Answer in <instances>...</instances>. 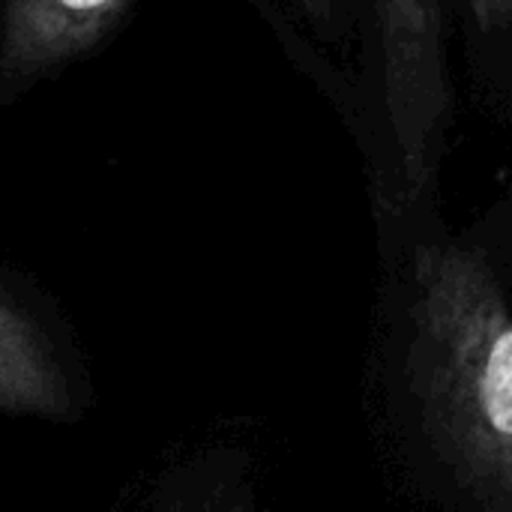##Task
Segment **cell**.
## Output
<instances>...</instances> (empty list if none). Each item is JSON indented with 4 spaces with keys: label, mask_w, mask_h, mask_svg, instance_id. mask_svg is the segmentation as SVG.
Returning <instances> with one entry per match:
<instances>
[{
    "label": "cell",
    "mask_w": 512,
    "mask_h": 512,
    "mask_svg": "<svg viewBox=\"0 0 512 512\" xmlns=\"http://www.w3.org/2000/svg\"><path fill=\"white\" fill-rule=\"evenodd\" d=\"M408 372L423 429L489 512L510 510L512 318L489 255L429 246L414 270Z\"/></svg>",
    "instance_id": "obj_1"
},
{
    "label": "cell",
    "mask_w": 512,
    "mask_h": 512,
    "mask_svg": "<svg viewBox=\"0 0 512 512\" xmlns=\"http://www.w3.org/2000/svg\"><path fill=\"white\" fill-rule=\"evenodd\" d=\"M372 15L396 192L420 201L435 189L456 108L447 0H372Z\"/></svg>",
    "instance_id": "obj_2"
},
{
    "label": "cell",
    "mask_w": 512,
    "mask_h": 512,
    "mask_svg": "<svg viewBox=\"0 0 512 512\" xmlns=\"http://www.w3.org/2000/svg\"><path fill=\"white\" fill-rule=\"evenodd\" d=\"M135 0H3L0 105L90 54L126 18Z\"/></svg>",
    "instance_id": "obj_3"
},
{
    "label": "cell",
    "mask_w": 512,
    "mask_h": 512,
    "mask_svg": "<svg viewBox=\"0 0 512 512\" xmlns=\"http://www.w3.org/2000/svg\"><path fill=\"white\" fill-rule=\"evenodd\" d=\"M0 411L63 420L72 387L42 324L0 288Z\"/></svg>",
    "instance_id": "obj_4"
},
{
    "label": "cell",
    "mask_w": 512,
    "mask_h": 512,
    "mask_svg": "<svg viewBox=\"0 0 512 512\" xmlns=\"http://www.w3.org/2000/svg\"><path fill=\"white\" fill-rule=\"evenodd\" d=\"M156 512H255L249 501V489L225 486V480L213 486L177 489L165 498Z\"/></svg>",
    "instance_id": "obj_5"
},
{
    "label": "cell",
    "mask_w": 512,
    "mask_h": 512,
    "mask_svg": "<svg viewBox=\"0 0 512 512\" xmlns=\"http://www.w3.org/2000/svg\"><path fill=\"white\" fill-rule=\"evenodd\" d=\"M297 21H303L309 30H315L321 39L336 36L342 21H348V0H285Z\"/></svg>",
    "instance_id": "obj_6"
},
{
    "label": "cell",
    "mask_w": 512,
    "mask_h": 512,
    "mask_svg": "<svg viewBox=\"0 0 512 512\" xmlns=\"http://www.w3.org/2000/svg\"><path fill=\"white\" fill-rule=\"evenodd\" d=\"M468 9H471L474 27L483 39H495V36L507 33L512 0H468Z\"/></svg>",
    "instance_id": "obj_7"
}]
</instances>
